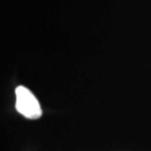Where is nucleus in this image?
<instances>
[{
	"mask_svg": "<svg viewBox=\"0 0 151 151\" xmlns=\"http://www.w3.org/2000/svg\"><path fill=\"white\" fill-rule=\"evenodd\" d=\"M15 108L28 119H38L42 115L40 104L33 92L26 86H19L15 88Z\"/></svg>",
	"mask_w": 151,
	"mask_h": 151,
	"instance_id": "f257e3e1",
	"label": "nucleus"
}]
</instances>
